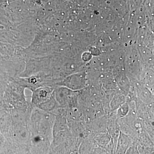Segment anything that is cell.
Instances as JSON below:
<instances>
[{
  "label": "cell",
  "instance_id": "obj_5",
  "mask_svg": "<svg viewBox=\"0 0 154 154\" xmlns=\"http://www.w3.org/2000/svg\"><path fill=\"white\" fill-rule=\"evenodd\" d=\"M3 105H4V104H3L2 100V98L0 97V110L2 108Z\"/></svg>",
  "mask_w": 154,
  "mask_h": 154
},
{
  "label": "cell",
  "instance_id": "obj_1",
  "mask_svg": "<svg viewBox=\"0 0 154 154\" xmlns=\"http://www.w3.org/2000/svg\"><path fill=\"white\" fill-rule=\"evenodd\" d=\"M49 93L45 90H41L36 91L32 96V102L35 104H38L45 102L49 99Z\"/></svg>",
  "mask_w": 154,
  "mask_h": 154
},
{
  "label": "cell",
  "instance_id": "obj_4",
  "mask_svg": "<svg viewBox=\"0 0 154 154\" xmlns=\"http://www.w3.org/2000/svg\"><path fill=\"white\" fill-rule=\"evenodd\" d=\"M95 154H107V153L105 152L104 151L100 150H97L96 151V153Z\"/></svg>",
  "mask_w": 154,
  "mask_h": 154
},
{
  "label": "cell",
  "instance_id": "obj_2",
  "mask_svg": "<svg viewBox=\"0 0 154 154\" xmlns=\"http://www.w3.org/2000/svg\"><path fill=\"white\" fill-rule=\"evenodd\" d=\"M5 138L0 129V146L2 145L5 143Z\"/></svg>",
  "mask_w": 154,
  "mask_h": 154
},
{
  "label": "cell",
  "instance_id": "obj_6",
  "mask_svg": "<svg viewBox=\"0 0 154 154\" xmlns=\"http://www.w3.org/2000/svg\"><path fill=\"white\" fill-rule=\"evenodd\" d=\"M70 154H79V153L78 152L76 151H72L70 153Z\"/></svg>",
  "mask_w": 154,
  "mask_h": 154
},
{
  "label": "cell",
  "instance_id": "obj_3",
  "mask_svg": "<svg viewBox=\"0 0 154 154\" xmlns=\"http://www.w3.org/2000/svg\"><path fill=\"white\" fill-rule=\"evenodd\" d=\"M135 150L134 149L131 148L130 149L129 151L126 154H137L136 152H135Z\"/></svg>",
  "mask_w": 154,
  "mask_h": 154
}]
</instances>
